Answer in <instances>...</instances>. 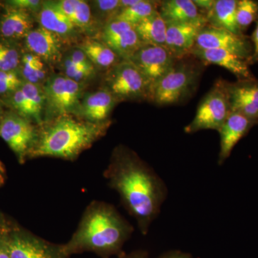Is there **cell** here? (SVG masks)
I'll return each instance as SVG.
<instances>
[{"mask_svg":"<svg viewBox=\"0 0 258 258\" xmlns=\"http://www.w3.org/2000/svg\"><path fill=\"white\" fill-rule=\"evenodd\" d=\"M134 27L144 45L166 47L167 26L159 10Z\"/></svg>","mask_w":258,"mask_h":258,"instance_id":"cell-24","label":"cell"},{"mask_svg":"<svg viewBox=\"0 0 258 258\" xmlns=\"http://www.w3.org/2000/svg\"><path fill=\"white\" fill-rule=\"evenodd\" d=\"M6 178V169L4 164L0 161V188L4 185Z\"/></svg>","mask_w":258,"mask_h":258,"instance_id":"cell-39","label":"cell"},{"mask_svg":"<svg viewBox=\"0 0 258 258\" xmlns=\"http://www.w3.org/2000/svg\"><path fill=\"white\" fill-rule=\"evenodd\" d=\"M166 47L176 58L189 55L195 47L203 25L194 24H166Z\"/></svg>","mask_w":258,"mask_h":258,"instance_id":"cell-18","label":"cell"},{"mask_svg":"<svg viewBox=\"0 0 258 258\" xmlns=\"http://www.w3.org/2000/svg\"><path fill=\"white\" fill-rule=\"evenodd\" d=\"M37 137L38 127L18 113H8L0 122V137L9 146L21 164L29 159Z\"/></svg>","mask_w":258,"mask_h":258,"instance_id":"cell-9","label":"cell"},{"mask_svg":"<svg viewBox=\"0 0 258 258\" xmlns=\"http://www.w3.org/2000/svg\"><path fill=\"white\" fill-rule=\"evenodd\" d=\"M102 42L122 60H129L144 45L135 27L116 18L110 20L103 26Z\"/></svg>","mask_w":258,"mask_h":258,"instance_id":"cell-12","label":"cell"},{"mask_svg":"<svg viewBox=\"0 0 258 258\" xmlns=\"http://www.w3.org/2000/svg\"><path fill=\"white\" fill-rule=\"evenodd\" d=\"M23 83V79L15 71H0V94H11Z\"/></svg>","mask_w":258,"mask_h":258,"instance_id":"cell-32","label":"cell"},{"mask_svg":"<svg viewBox=\"0 0 258 258\" xmlns=\"http://www.w3.org/2000/svg\"><path fill=\"white\" fill-rule=\"evenodd\" d=\"M161 2L137 0L132 6L120 10L115 18L135 26L159 10Z\"/></svg>","mask_w":258,"mask_h":258,"instance_id":"cell-28","label":"cell"},{"mask_svg":"<svg viewBox=\"0 0 258 258\" xmlns=\"http://www.w3.org/2000/svg\"><path fill=\"white\" fill-rule=\"evenodd\" d=\"M134 232V226L113 205L95 200L85 210L64 247L69 256L93 252L101 258L118 257Z\"/></svg>","mask_w":258,"mask_h":258,"instance_id":"cell-2","label":"cell"},{"mask_svg":"<svg viewBox=\"0 0 258 258\" xmlns=\"http://www.w3.org/2000/svg\"><path fill=\"white\" fill-rule=\"evenodd\" d=\"M177 59L166 47L144 45L128 60L145 76L152 91L154 85L165 76Z\"/></svg>","mask_w":258,"mask_h":258,"instance_id":"cell-11","label":"cell"},{"mask_svg":"<svg viewBox=\"0 0 258 258\" xmlns=\"http://www.w3.org/2000/svg\"><path fill=\"white\" fill-rule=\"evenodd\" d=\"M257 124H258V120H257Z\"/></svg>","mask_w":258,"mask_h":258,"instance_id":"cell-42","label":"cell"},{"mask_svg":"<svg viewBox=\"0 0 258 258\" xmlns=\"http://www.w3.org/2000/svg\"><path fill=\"white\" fill-rule=\"evenodd\" d=\"M37 15L40 26L58 35L63 40L72 38L79 30L62 13L57 2H43Z\"/></svg>","mask_w":258,"mask_h":258,"instance_id":"cell-20","label":"cell"},{"mask_svg":"<svg viewBox=\"0 0 258 258\" xmlns=\"http://www.w3.org/2000/svg\"><path fill=\"white\" fill-rule=\"evenodd\" d=\"M203 62L191 55L178 58L152 88L151 102L159 106L179 104L192 96L203 72Z\"/></svg>","mask_w":258,"mask_h":258,"instance_id":"cell-4","label":"cell"},{"mask_svg":"<svg viewBox=\"0 0 258 258\" xmlns=\"http://www.w3.org/2000/svg\"><path fill=\"white\" fill-rule=\"evenodd\" d=\"M189 55L196 57L205 66L216 64L224 68L235 75L237 81L255 79L249 69L248 62L228 51L194 47Z\"/></svg>","mask_w":258,"mask_h":258,"instance_id":"cell-15","label":"cell"},{"mask_svg":"<svg viewBox=\"0 0 258 258\" xmlns=\"http://www.w3.org/2000/svg\"><path fill=\"white\" fill-rule=\"evenodd\" d=\"M156 258H193V257L189 252L179 250V249H170L162 252Z\"/></svg>","mask_w":258,"mask_h":258,"instance_id":"cell-36","label":"cell"},{"mask_svg":"<svg viewBox=\"0 0 258 258\" xmlns=\"http://www.w3.org/2000/svg\"><path fill=\"white\" fill-rule=\"evenodd\" d=\"M116 258H151L149 252L146 249H135L132 252H123Z\"/></svg>","mask_w":258,"mask_h":258,"instance_id":"cell-37","label":"cell"},{"mask_svg":"<svg viewBox=\"0 0 258 258\" xmlns=\"http://www.w3.org/2000/svg\"><path fill=\"white\" fill-rule=\"evenodd\" d=\"M3 234L0 235V258H10L4 242H3Z\"/></svg>","mask_w":258,"mask_h":258,"instance_id":"cell-38","label":"cell"},{"mask_svg":"<svg viewBox=\"0 0 258 258\" xmlns=\"http://www.w3.org/2000/svg\"><path fill=\"white\" fill-rule=\"evenodd\" d=\"M121 0H98L93 2V9L97 12L98 20L105 25L117 16L121 9Z\"/></svg>","mask_w":258,"mask_h":258,"instance_id":"cell-31","label":"cell"},{"mask_svg":"<svg viewBox=\"0 0 258 258\" xmlns=\"http://www.w3.org/2000/svg\"><path fill=\"white\" fill-rule=\"evenodd\" d=\"M0 122H1V120H0Z\"/></svg>","mask_w":258,"mask_h":258,"instance_id":"cell-43","label":"cell"},{"mask_svg":"<svg viewBox=\"0 0 258 258\" xmlns=\"http://www.w3.org/2000/svg\"><path fill=\"white\" fill-rule=\"evenodd\" d=\"M231 112L240 113L257 124L258 120V79L225 81Z\"/></svg>","mask_w":258,"mask_h":258,"instance_id":"cell-13","label":"cell"},{"mask_svg":"<svg viewBox=\"0 0 258 258\" xmlns=\"http://www.w3.org/2000/svg\"><path fill=\"white\" fill-rule=\"evenodd\" d=\"M159 12L166 24L208 25V20L194 3L193 0L161 1Z\"/></svg>","mask_w":258,"mask_h":258,"instance_id":"cell-19","label":"cell"},{"mask_svg":"<svg viewBox=\"0 0 258 258\" xmlns=\"http://www.w3.org/2000/svg\"><path fill=\"white\" fill-rule=\"evenodd\" d=\"M106 88L118 102L151 101L150 83L131 60H122L108 70Z\"/></svg>","mask_w":258,"mask_h":258,"instance_id":"cell-6","label":"cell"},{"mask_svg":"<svg viewBox=\"0 0 258 258\" xmlns=\"http://www.w3.org/2000/svg\"><path fill=\"white\" fill-rule=\"evenodd\" d=\"M111 121L96 123L74 118L60 117L44 122L38 127L37 142L29 159L52 157L74 161L81 153L102 138Z\"/></svg>","mask_w":258,"mask_h":258,"instance_id":"cell-3","label":"cell"},{"mask_svg":"<svg viewBox=\"0 0 258 258\" xmlns=\"http://www.w3.org/2000/svg\"><path fill=\"white\" fill-rule=\"evenodd\" d=\"M250 40L252 43V47H253V53L249 60V66L258 62V20L256 21L255 28L252 32Z\"/></svg>","mask_w":258,"mask_h":258,"instance_id":"cell-34","label":"cell"},{"mask_svg":"<svg viewBox=\"0 0 258 258\" xmlns=\"http://www.w3.org/2000/svg\"><path fill=\"white\" fill-rule=\"evenodd\" d=\"M25 40L29 52L38 56L45 63L62 60L63 40L53 32L40 26L29 32Z\"/></svg>","mask_w":258,"mask_h":258,"instance_id":"cell-14","label":"cell"},{"mask_svg":"<svg viewBox=\"0 0 258 258\" xmlns=\"http://www.w3.org/2000/svg\"><path fill=\"white\" fill-rule=\"evenodd\" d=\"M3 240L10 258H70L64 244L44 240L28 231L8 223Z\"/></svg>","mask_w":258,"mask_h":258,"instance_id":"cell-7","label":"cell"},{"mask_svg":"<svg viewBox=\"0 0 258 258\" xmlns=\"http://www.w3.org/2000/svg\"><path fill=\"white\" fill-rule=\"evenodd\" d=\"M95 66L110 70L122 60L114 51L102 41L88 39L79 47Z\"/></svg>","mask_w":258,"mask_h":258,"instance_id":"cell-26","label":"cell"},{"mask_svg":"<svg viewBox=\"0 0 258 258\" xmlns=\"http://www.w3.org/2000/svg\"><path fill=\"white\" fill-rule=\"evenodd\" d=\"M25 101V118L35 121L37 125L43 123L45 107V95L43 88L39 85L25 82L21 87Z\"/></svg>","mask_w":258,"mask_h":258,"instance_id":"cell-25","label":"cell"},{"mask_svg":"<svg viewBox=\"0 0 258 258\" xmlns=\"http://www.w3.org/2000/svg\"><path fill=\"white\" fill-rule=\"evenodd\" d=\"M118 102L106 88L86 93L81 100L77 116L91 123L109 121L108 118Z\"/></svg>","mask_w":258,"mask_h":258,"instance_id":"cell-17","label":"cell"},{"mask_svg":"<svg viewBox=\"0 0 258 258\" xmlns=\"http://www.w3.org/2000/svg\"><path fill=\"white\" fill-rule=\"evenodd\" d=\"M8 224V222L5 221L4 219L0 216V235L3 233V232H4L5 229H6Z\"/></svg>","mask_w":258,"mask_h":258,"instance_id":"cell-40","label":"cell"},{"mask_svg":"<svg viewBox=\"0 0 258 258\" xmlns=\"http://www.w3.org/2000/svg\"><path fill=\"white\" fill-rule=\"evenodd\" d=\"M20 61L21 57L17 47L0 42V71H15Z\"/></svg>","mask_w":258,"mask_h":258,"instance_id":"cell-30","label":"cell"},{"mask_svg":"<svg viewBox=\"0 0 258 258\" xmlns=\"http://www.w3.org/2000/svg\"><path fill=\"white\" fill-rule=\"evenodd\" d=\"M225 80H217L211 89L200 101L195 118L185 126L186 134L203 130H216L222 126L231 110L226 91Z\"/></svg>","mask_w":258,"mask_h":258,"instance_id":"cell-8","label":"cell"},{"mask_svg":"<svg viewBox=\"0 0 258 258\" xmlns=\"http://www.w3.org/2000/svg\"><path fill=\"white\" fill-rule=\"evenodd\" d=\"M254 125L256 123L254 120L240 113L231 112L223 124L217 131L220 136L219 165H222L230 157L231 153L237 144L247 135Z\"/></svg>","mask_w":258,"mask_h":258,"instance_id":"cell-16","label":"cell"},{"mask_svg":"<svg viewBox=\"0 0 258 258\" xmlns=\"http://www.w3.org/2000/svg\"><path fill=\"white\" fill-rule=\"evenodd\" d=\"M33 23L31 13L8 6L0 19V35L10 40L25 38L33 29Z\"/></svg>","mask_w":258,"mask_h":258,"instance_id":"cell-21","label":"cell"},{"mask_svg":"<svg viewBox=\"0 0 258 258\" xmlns=\"http://www.w3.org/2000/svg\"><path fill=\"white\" fill-rule=\"evenodd\" d=\"M195 47L228 51L247 60L249 64L253 53L250 38L245 35H237L208 25L199 33Z\"/></svg>","mask_w":258,"mask_h":258,"instance_id":"cell-10","label":"cell"},{"mask_svg":"<svg viewBox=\"0 0 258 258\" xmlns=\"http://www.w3.org/2000/svg\"><path fill=\"white\" fill-rule=\"evenodd\" d=\"M42 88L45 95L44 122L78 115L83 98V83L76 82L63 74H55L49 76Z\"/></svg>","mask_w":258,"mask_h":258,"instance_id":"cell-5","label":"cell"},{"mask_svg":"<svg viewBox=\"0 0 258 258\" xmlns=\"http://www.w3.org/2000/svg\"><path fill=\"white\" fill-rule=\"evenodd\" d=\"M236 18L241 32L244 33L251 24L258 20V1L238 0Z\"/></svg>","mask_w":258,"mask_h":258,"instance_id":"cell-29","label":"cell"},{"mask_svg":"<svg viewBox=\"0 0 258 258\" xmlns=\"http://www.w3.org/2000/svg\"><path fill=\"white\" fill-rule=\"evenodd\" d=\"M20 66L21 77L25 82L42 86L50 76L46 63L31 52L24 54Z\"/></svg>","mask_w":258,"mask_h":258,"instance_id":"cell-27","label":"cell"},{"mask_svg":"<svg viewBox=\"0 0 258 258\" xmlns=\"http://www.w3.org/2000/svg\"><path fill=\"white\" fill-rule=\"evenodd\" d=\"M59 8L79 30L92 33L96 29V20L92 10L83 0H60L57 2Z\"/></svg>","mask_w":258,"mask_h":258,"instance_id":"cell-23","label":"cell"},{"mask_svg":"<svg viewBox=\"0 0 258 258\" xmlns=\"http://www.w3.org/2000/svg\"><path fill=\"white\" fill-rule=\"evenodd\" d=\"M200 11L207 18V15L211 11L215 3V0H193Z\"/></svg>","mask_w":258,"mask_h":258,"instance_id":"cell-35","label":"cell"},{"mask_svg":"<svg viewBox=\"0 0 258 258\" xmlns=\"http://www.w3.org/2000/svg\"><path fill=\"white\" fill-rule=\"evenodd\" d=\"M103 176L135 219L142 235H147L167 200L165 181L137 153L123 145L115 148Z\"/></svg>","mask_w":258,"mask_h":258,"instance_id":"cell-1","label":"cell"},{"mask_svg":"<svg viewBox=\"0 0 258 258\" xmlns=\"http://www.w3.org/2000/svg\"><path fill=\"white\" fill-rule=\"evenodd\" d=\"M0 111H1V103H0Z\"/></svg>","mask_w":258,"mask_h":258,"instance_id":"cell-41","label":"cell"},{"mask_svg":"<svg viewBox=\"0 0 258 258\" xmlns=\"http://www.w3.org/2000/svg\"><path fill=\"white\" fill-rule=\"evenodd\" d=\"M237 1L215 0L213 8L207 15L208 25L227 30L237 35H244L241 32L236 18Z\"/></svg>","mask_w":258,"mask_h":258,"instance_id":"cell-22","label":"cell"},{"mask_svg":"<svg viewBox=\"0 0 258 258\" xmlns=\"http://www.w3.org/2000/svg\"><path fill=\"white\" fill-rule=\"evenodd\" d=\"M43 2L39 0H12L8 1V6L26 10L29 13H38L41 9Z\"/></svg>","mask_w":258,"mask_h":258,"instance_id":"cell-33","label":"cell"}]
</instances>
